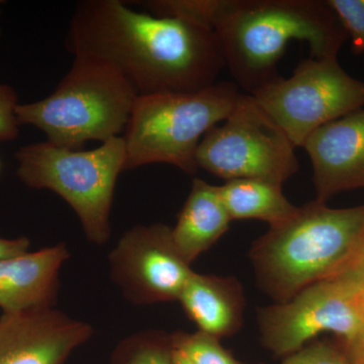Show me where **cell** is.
Here are the masks:
<instances>
[{
    "instance_id": "1",
    "label": "cell",
    "mask_w": 364,
    "mask_h": 364,
    "mask_svg": "<svg viewBox=\"0 0 364 364\" xmlns=\"http://www.w3.org/2000/svg\"><path fill=\"white\" fill-rule=\"evenodd\" d=\"M65 44L74 58L114 67L139 97L205 90L226 68L214 31L136 11L121 0L79 2Z\"/></svg>"
},
{
    "instance_id": "2",
    "label": "cell",
    "mask_w": 364,
    "mask_h": 364,
    "mask_svg": "<svg viewBox=\"0 0 364 364\" xmlns=\"http://www.w3.org/2000/svg\"><path fill=\"white\" fill-rule=\"evenodd\" d=\"M214 31L225 66L247 95L279 75L277 64L291 41L310 57L337 58L348 36L322 0H218Z\"/></svg>"
},
{
    "instance_id": "3",
    "label": "cell",
    "mask_w": 364,
    "mask_h": 364,
    "mask_svg": "<svg viewBox=\"0 0 364 364\" xmlns=\"http://www.w3.org/2000/svg\"><path fill=\"white\" fill-rule=\"evenodd\" d=\"M364 243V205L332 208L312 200L253 242L258 287L275 304L343 270Z\"/></svg>"
},
{
    "instance_id": "4",
    "label": "cell",
    "mask_w": 364,
    "mask_h": 364,
    "mask_svg": "<svg viewBox=\"0 0 364 364\" xmlns=\"http://www.w3.org/2000/svg\"><path fill=\"white\" fill-rule=\"evenodd\" d=\"M139 95L114 67L75 57L49 97L18 105L20 124L44 132L48 142L76 150L90 140L107 142L124 133Z\"/></svg>"
},
{
    "instance_id": "5",
    "label": "cell",
    "mask_w": 364,
    "mask_h": 364,
    "mask_svg": "<svg viewBox=\"0 0 364 364\" xmlns=\"http://www.w3.org/2000/svg\"><path fill=\"white\" fill-rule=\"evenodd\" d=\"M241 95L235 83L222 81L193 92L138 97L123 136L124 170L165 163L196 174L203 136L232 114Z\"/></svg>"
},
{
    "instance_id": "6",
    "label": "cell",
    "mask_w": 364,
    "mask_h": 364,
    "mask_svg": "<svg viewBox=\"0 0 364 364\" xmlns=\"http://www.w3.org/2000/svg\"><path fill=\"white\" fill-rule=\"evenodd\" d=\"M16 157L21 181L61 196L77 215L88 241L102 246L109 240L114 188L126 165L123 136L88 151L67 149L46 141L21 148Z\"/></svg>"
},
{
    "instance_id": "7",
    "label": "cell",
    "mask_w": 364,
    "mask_h": 364,
    "mask_svg": "<svg viewBox=\"0 0 364 364\" xmlns=\"http://www.w3.org/2000/svg\"><path fill=\"white\" fill-rule=\"evenodd\" d=\"M294 149L255 98L242 93L232 114L203 136L196 163L226 181L255 178L284 186L299 171Z\"/></svg>"
},
{
    "instance_id": "8",
    "label": "cell",
    "mask_w": 364,
    "mask_h": 364,
    "mask_svg": "<svg viewBox=\"0 0 364 364\" xmlns=\"http://www.w3.org/2000/svg\"><path fill=\"white\" fill-rule=\"evenodd\" d=\"M252 97L294 147H304L321 127L363 109L364 81L349 75L337 58L309 57L289 78L277 76Z\"/></svg>"
},
{
    "instance_id": "9",
    "label": "cell",
    "mask_w": 364,
    "mask_h": 364,
    "mask_svg": "<svg viewBox=\"0 0 364 364\" xmlns=\"http://www.w3.org/2000/svg\"><path fill=\"white\" fill-rule=\"evenodd\" d=\"M257 322L261 343L277 358L299 351L321 333L349 343L363 327L358 280L345 268L286 303L257 309Z\"/></svg>"
},
{
    "instance_id": "10",
    "label": "cell",
    "mask_w": 364,
    "mask_h": 364,
    "mask_svg": "<svg viewBox=\"0 0 364 364\" xmlns=\"http://www.w3.org/2000/svg\"><path fill=\"white\" fill-rule=\"evenodd\" d=\"M112 282L136 306L178 301L193 270L162 223L127 231L109 255Z\"/></svg>"
},
{
    "instance_id": "11",
    "label": "cell",
    "mask_w": 364,
    "mask_h": 364,
    "mask_svg": "<svg viewBox=\"0 0 364 364\" xmlns=\"http://www.w3.org/2000/svg\"><path fill=\"white\" fill-rule=\"evenodd\" d=\"M93 332L88 323L56 308L4 313L0 364H65Z\"/></svg>"
},
{
    "instance_id": "12",
    "label": "cell",
    "mask_w": 364,
    "mask_h": 364,
    "mask_svg": "<svg viewBox=\"0 0 364 364\" xmlns=\"http://www.w3.org/2000/svg\"><path fill=\"white\" fill-rule=\"evenodd\" d=\"M303 148L312 162L318 202L364 188V109L321 127Z\"/></svg>"
},
{
    "instance_id": "13",
    "label": "cell",
    "mask_w": 364,
    "mask_h": 364,
    "mask_svg": "<svg viewBox=\"0 0 364 364\" xmlns=\"http://www.w3.org/2000/svg\"><path fill=\"white\" fill-rule=\"evenodd\" d=\"M70 257L65 243L0 259V308L4 313L55 308L59 274Z\"/></svg>"
},
{
    "instance_id": "14",
    "label": "cell",
    "mask_w": 364,
    "mask_h": 364,
    "mask_svg": "<svg viewBox=\"0 0 364 364\" xmlns=\"http://www.w3.org/2000/svg\"><path fill=\"white\" fill-rule=\"evenodd\" d=\"M178 301L186 315L198 326V331L215 338L233 336L243 325L244 289L233 277L193 272Z\"/></svg>"
},
{
    "instance_id": "15",
    "label": "cell",
    "mask_w": 364,
    "mask_h": 364,
    "mask_svg": "<svg viewBox=\"0 0 364 364\" xmlns=\"http://www.w3.org/2000/svg\"><path fill=\"white\" fill-rule=\"evenodd\" d=\"M231 222L219 186L195 178L172 228V238L181 257L191 265L226 234Z\"/></svg>"
},
{
    "instance_id": "16",
    "label": "cell",
    "mask_w": 364,
    "mask_h": 364,
    "mask_svg": "<svg viewBox=\"0 0 364 364\" xmlns=\"http://www.w3.org/2000/svg\"><path fill=\"white\" fill-rule=\"evenodd\" d=\"M219 193L232 221L259 220L272 227L296 208L284 195L282 186L262 179H232L219 186Z\"/></svg>"
},
{
    "instance_id": "17",
    "label": "cell",
    "mask_w": 364,
    "mask_h": 364,
    "mask_svg": "<svg viewBox=\"0 0 364 364\" xmlns=\"http://www.w3.org/2000/svg\"><path fill=\"white\" fill-rule=\"evenodd\" d=\"M170 334L145 329L124 337L114 346L109 364H173Z\"/></svg>"
},
{
    "instance_id": "18",
    "label": "cell",
    "mask_w": 364,
    "mask_h": 364,
    "mask_svg": "<svg viewBox=\"0 0 364 364\" xmlns=\"http://www.w3.org/2000/svg\"><path fill=\"white\" fill-rule=\"evenodd\" d=\"M170 339L173 349L193 364H245L225 349L220 339L205 333L176 331L170 334Z\"/></svg>"
},
{
    "instance_id": "19",
    "label": "cell",
    "mask_w": 364,
    "mask_h": 364,
    "mask_svg": "<svg viewBox=\"0 0 364 364\" xmlns=\"http://www.w3.org/2000/svg\"><path fill=\"white\" fill-rule=\"evenodd\" d=\"M132 4L153 16L177 18L213 31L218 0H145Z\"/></svg>"
},
{
    "instance_id": "20",
    "label": "cell",
    "mask_w": 364,
    "mask_h": 364,
    "mask_svg": "<svg viewBox=\"0 0 364 364\" xmlns=\"http://www.w3.org/2000/svg\"><path fill=\"white\" fill-rule=\"evenodd\" d=\"M351 41L353 54L364 53V0H326Z\"/></svg>"
},
{
    "instance_id": "21",
    "label": "cell",
    "mask_w": 364,
    "mask_h": 364,
    "mask_svg": "<svg viewBox=\"0 0 364 364\" xmlns=\"http://www.w3.org/2000/svg\"><path fill=\"white\" fill-rule=\"evenodd\" d=\"M282 364H354L341 344L313 341L284 358Z\"/></svg>"
},
{
    "instance_id": "22",
    "label": "cell",
    "mask_w": 364,
    "mask_h": 364,
    "mask_svg": "<svg viewBox=\"0 0 364 364\" xmlns=\"http://www.w3.org/2000/svg\"><path fill=\"white\" fill-rule=\"evenodd\" d=\"M347 269L358 280L360 291L361 315H363V327L358 336L347 344H341L344 350L348 354L354 364H364V243L363 247L356 254L355 257L347 265Z\"/></svg>"
},
{
    "instance_id": "23",
    "label": "cell",
    "mask_w": 364,
    "mask_h": 364,
    "mask_svg": "<svg viewBox=\"0 0 364 364\" xmlns=\"http://www.w3.org/2000/svg\"><path fill=\"white\" fill-rule=\"evenodd\" d=\"M18 97L11 86L0 85V143L14 140L18 135L16 109Z\"/></svg>"
},
{
    "instance_id": "24",
    "label": "cell",
    "mask_w": 364,
    "mask_h": 364,
    "mask_svg": "<svg viewBox=\"0 0 364 364\" xmlns=\"http://www.w3.org/2000/svg\"><path fill=\"white\" fill-rule=\"evenodd\" d=\"M30 245L31 242L26 237L16 239L0 238V259L26 253Z\"/></svg>"
},
{
    "instance_id": "25",
    "label": "cell",
    "mask_w": 364,
    "mask_h": 364,
    "mask_svg": "<svg viewBox=\"0 0 364 364\" xmlns=\"http://www.w3.org/2000/svg\"><path fill=\"white\" fill-rule=\"evenodd\" d=\"M173 348V347H172ZM172 358H173V364H193L188 360L183 354L181 352L176 351L173 349V354H172Z\"/></svg>"
}]
</instances>
